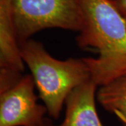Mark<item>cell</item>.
Returning a JSON list of instances; mask_svg holds the SVG:
<instances>
[{
  "instance_id": "cell-1",
  "label": "cell",
  "mask_w": 126,
  "mask_h": 126,
  "mask_svg": "<svg viewBox=\"0 0 126 126\" xmlns=\"http://www.w3.org/2000/svg\"><path fill=\"white\" fill-rule=\"evenodd\" d=\"M84 25L77 37L81 48L99 57L83 58L90 79L102 86L126 74V22L110 0H81Z\"/></svg>"
},
{
  "instance_id": "cell-10",
  "label": "cell",
  "mask_w": 126,
  "mask_h": 126,
  "mask_svg": "<svg viewBox=\"0 0 126 126\" xmlns=\"http://www.w3.org/2000/svg\"><path fill=\"white\" fill-rule=\"evenodd\" d=\"M110 1H112V0H110Z\"/></svg>"
},
{
  "instance_id": "cell-7",
  "label": "cell",
  "mask_w": 126,
  "mask_h": 126,
  "mask_svg": "<svg viewBox=\"0 0 126 126\" xmlns=\"http://www.w3.org/2000/svg\"><path fill=\"white\" fill-rule=\"evenodd\" d=\"M97 97L102 107L126 126V74L100 86Z\"/></svg>"
},
{
  "instance_id": "cell-9",
  "label": "cell",
  "mask_w": 126,
  "mask_h": 126,
  "mask_svg": "<svg viewBox=\"0 0 126 126\" xmlns=\"http://www.w3.org/2000/svg\"><path fill=\"white\" fill-rule=\"evenodd\" d=\"M55 126L53 124V121H51V119H50L48 118H45V119L43 121V122L40 123L39 125H38V126Z\"/></svg>"
},
{
  "instance_id": "cell-3",
  "label": "cell",
  "mask_w": 126,
  "mask_h": 126,
  "mask_svg": "<svg viewBox=\"0 0 126 126\" xmlns=\"http://www.w3.org/2000/svg\"><path fill=\"white\" fill-rule=\"evenodd\" d=\"M19 44L46 28L80 32L84 25L81 0H6Z\"/></svg>"
},
{
  "instance_id": "cell-8",
  "label": "cell",
  "mask_w": 126,
  "mask_h": 126,
  "mask_svg": "<svg viewBox=\"0 0 126 126\" xmlns=\"http://www.w3.org/2000/svg\"><path fill=\"white\" fill-rule=\"evenodd\" d=\"M111 2L126 22V0H112Z\"/></svg>"
},
{
  "instance_id": "cell-6",
  "label": "cell",
  "mask_w": 126,
  "mask_h": 126,
  "mask_svg": "<svg viewBox=\"0 0 126 126\" xmlns=\"http://www.w3.org/2000/svg\"><path fill=\"white\" fill-rule=\"evenodd\" d=\"M0 69L20 73L24 70L20 46L6 0H0Z\"/></svg>"
},
{
  "instance_id": "cell-4",
  "label": "cell",
  "mask_w": 126,
  "mask_h": 126,
  "mask_svg": "<svg viewBox=\"0 0 126 126\" xmlns=\"http://www.w3.org/2000/svg\"><path fill=\"white\" fill-rule=\"evenodd\" d=\"M35 86L33 77L27 74L0 93V126H36L43 122L47 109L37 103Z\"/></svg>"
},
{
  "instance_id": "cell-5",
  "label": "cell",
  "mask_w": 126,
  "mask_h": 126,
  "mask_svg": "<svg viewBox=\"0 0 126 126\" xmlns=\"http://www.w3.org/2000/svg\"><path fill=\"white\" fill-rule=\"evenodd\" d=\"M97 86L90 79L72 90L65 101L64 118L58 126H104L95 105Z\"/></svg>"
},
{
  "instance_id": "cell-2",
  "label": "cell",
  "mask_w": 126,
  "mask_h": 126,
  "mask_svg": "<svg viewBox=\"0 0 126 126\" xmlns=\"http://www.w3.org/2000/svg\"><path fill=\"white\" fill-rule=\"evenodd\" d=\"M20 46L22 58L31 71L47 112L51 118L58 119L69 93L90 79L89 69L83 58H53L34 40L29 39Z\"/></svg>"
}]
</instances>
